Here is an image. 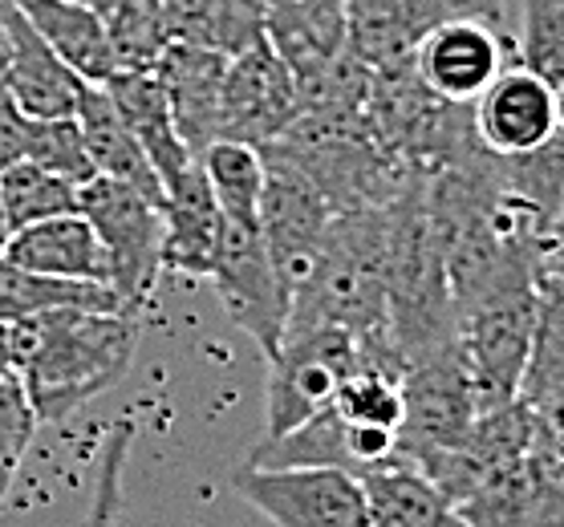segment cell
I'll use <instances>...</instances> for the list:
<instances>
[{
    "mask_svg": "<svg viewBox=\"0 0 564 527\" xmlns=\"http://www.w3.org/2000/svg\"><path fill=\"white\" fill-rule=\"evenodd\" d=\"M102 17L118 69H154L163 50L171 45L163 0H90Z\"/></svg>",
    "mask_w": 564,
    "mask_h": 527,
    "instance_id": "31",
    "label": "cell"
},
{
    "mask_svg": "<svg viewBox=\"0 0 564 527\" xmlns=\"http://www.w3.org/2000/svg\"><path fill=\"white\" fill-rule=\"evenodd\" d=\"M532 430H536V414L520 398L491 406V410H479L471 430L451 450H443L438 459H431L423 466V475L459 507L491 475H500L503 466L524 459L528 450H532Z\"/></svg>",
    "mask_w": 564,
    "mask_h": 527,
    "instance_id": "13",
    "label": "cell"
},
{
    "mask_svg": "<svg viewBox=\"0 0 564 527\" xmlns=\"http://www.w3.org/2000/svg\"><path fill=\"white\" fill-rule=\"evenodd\" d=\"M207 281L216 284L219 305L236 321V329H245L260 345V353L272 358L281 349L284 325H289V293L272 268L260 228L224 219L219 252Z\"/></svg>",
    "mask_w": 564,
    "mask_h": 527,
    "instance_id": "9",
    "label": "cell"
},
{
    "mask_svg": "<svg viewBox=\"0 0 564 527\" xmlns=\"http://www.w3.org/2000/svg\"><path fill=\"white\" fill-rule=\"evenodd\" d=\"M540 284V325L532 341L520 402L532 410L564 406V281H536Z\"/></svg>",
    "mask_w": 564,
    "mask_h": 527,
    "instance_id": "30",
    "label": "cell"
},
{
    "mask_svg": "<svg viewBox=\"0 0 564 527\" xmlns=\"http://www.w3.org/2000/svg\"><path fill=\"white\" fill-rule=\"evenodd\" d=\"M334 410L346 422L398 430L402 426V377L390 370H378L370 361H361L358 370L341 382V389H337Z\"/></svg>",
    "mask_w": 564,
    "mask_h": 527,
    "instance_id": "34",
    "label": "cell"
},
{
    "mask_svg": "<svg viewBox=\"0 0 564 527\" xmlns=\"http://www.w3.org/2000/svg\"><path fill=\"white\" fill-rule=\"evenodd\" d=\"M77 211L90 219L110 260V288L127 309H147L163 276V204L122 179L94 175Z\"/></svg>",
    "mask_w": 564,
    "mask_h": 527,
    "instance_id": "6",
    "label": "cell"
},
{
    "mask_svg": "<svg viewBox=\"0 0 564 527\" xmlns=\"http://www.w3.org/2000/svg\"><path fill=\"white\" fill-rule=\"evenodd\" d=\"M358 479L370 503L373 527H467L459 507L414 463L390 459L382 466L361 471Z\"/></svg>",
    "mask_w": 564,
    "mask_h": 527,
    "instance_id": "25",
    "label": "cell"
},
{
    "mask_svg": "<svg viewBox=\"0 0 564 527\" xmlns=\"http://www.w3.org/2000/svg\"><path fill=\"white\" fill-rule=\"evenodd\" d=\"M512 62L556 90L564 81V0H520Z\"/></svg>",
    "mask_w": 564,
    "mask_h": 527,
    "instance_id": "33",
    "label": "cell"
},
{
    "mask_svg": "<svg viewBox=\"0 0 564 527\" xmlns=\"http://www.w3.org/2000/svg\"><path fill=\"white\" fill-rule=\"evenodd\" d=\"M25 158H33L37 167L62 175V179L86 187V183L98 175L94 171V158L86 151V139H82V127H77L74 114L62 118H33L29 122V151Z\"/></svg>",
    "mask_w": 564,
    "mask_h": 527,
    "instance_id": "35",
    "label": "cell"
},
{
    "mask_svg": "<svg viewBox=\"0 0 564 527\" xmlns=\"http://www.w3.org/2000/svg\"><path fill=\"white\" fill-rule=\"evenodd\" d=\"M536 281H564V204L556 223H552L549 240H544V252H540Z\"/></svg>",
    "mask_w": 564,
    "mask_h": 527,
    "instance_id": "39",
    "label": "cell"
},
{
    "mask_svg": "<svg viewBox=\"0 0 564 527\" xmlns=\"http://www.w3.org/2000/svg\"><path fill=\"white\" fill-rule=\"evenodd\" d=\"M508 62H512L508 33L488 25V21H475V17L438 21L435 29H426L411 53L414 78L438 98L463 106H471L488 90Z\"/></svg>",
    "mask_w": 564,
    "mask_h": 527,
    "instance_id": "12",
    "label": "cell"
},
{
    "mask_svg": "<svg viewBox=\"0 0 564 527\" xmlns=\"http://www.w3.org/2000/svg\"><path fill=\"white\" fill-rule=\"evenodd\" d=\"M4 53H0V81L13 90L29 118H62L74 114L86 81L45 45L21 0H4Z\"/></svg>",
    "mask_w": 564,
    "mask_h": 527,
    "instance_id": "15",
    "label": "cell"
},
{
    "mask_svg": "<svg viewBox=\"0 0 564 527\" xmlns=\"http://www.w3.org/2000/svg\"><path fill=\"white\" fill-rule=\"evenodd\" d=\"M110 98L118 102L127 127L134 130L139 146L147 151L151 167L159 171L163 187L180 179L183 171L192 167L195 155L192 146L183 142L180 127H175V114H171V102L163 94V81L154 78V69H118L115 78L106 81Z\"/></svg>",
    "mask_w": 564,
    "mask_h": 527,
    "instance_id": "22",
    "label": "cell"
},
{
    "mask_svg": "<svg viewBox=\"0 0 564 527\" xmlns=\"http://www.w3.org/2000/svg\"><path fill=\"white\" fill-rule=\"evenodd\" d=\"M53 309H127V305L106 284L41 276V272L21 268L9 256H0V321H29V317Z\"/></svg>",
    "mask_w": 564,
    "mask_h": 527,
    "instance_id": "28",
    "label": "cell"
},
{
    "mask_svg": "<svg viewBox=\"0 0 564 527\" xmlns=\"http://www.w3.org/2000/svg\"><path fill=\"white\" fill-rule=\"evenodd\" d=\"M479 394L459 349V337L431 349L402 370V426L398 459L423 471L431 459L459 442L479 418Z\"/></svg>",
    "mask_w": 564,
    "mask_h": 527,
    "instance_id": "5",
    "label": "cell"
},
{
    "mask_svg": "<svg viewBox=\"0 0 564 527\" xmlns=\"http://www.w3.org/2000/svg\"><path fill=\"white\" fill-rule=\"evenodd\" d=\"M264 171L269 175H264V195H260V235L269 244L272 268L289 293V305H293V293L305 284L308 268L325 244L334 207L317 191V183L301 175L293 163L264 155Z\"/></svg>",
    "mask_w": 564,
    "mask_h": 527,
    "instance_id": "11",
    "label": "cell"
},
{
    "mask_svg": "<svg viewBox=\"0 0 564 527\" xmlns=\"http://www.w3.org/2000/svg\"><path fill=\"white\" fill-rule=\"evenodd\" d=\"M199 167H204L207 187L216 195L224 219L260 228V195H264V175H269L260 146L216 139L199 155Z\"/></svg>",
    "mask_w": 564,
    "mask_h": 527,
    "instance_id": "29",
    "label": "cell"
},
{
    "mask_svg": "<svg viewBox=\"0 0 564 527\" xmlns=\"http://www.w3.org/2000/svg\"><path fill=\"white\" fill-rule=\"evenodd\" d=\"M9 235H13V228H9V219H4V207H0V252L9 244Z\"/></svg>",
    "mask_w": 564,
    "mask_h": 527,
    "instance_id": "42",
    "label": "cell"
},
{
    "mask_svg": "<svg viewBox=\"0 0 564 527\" xmlns=\"http://www.w3.org/2000/svg\"><path fill=\"white\" fill-rule=\"evenodd\" d=\"M74 118L82 127V139H86V151H90L98 175L130 183V187H139L142 195H151L159 204L167 199V187L159 179V171L151 167V158L139 146L134 130L127 127V118H122V110H118V102L110 98L106 86L86 81Z\"/></svg>",
    "mask_w": 564,
    "mask_h": 527,
    "instance_id": "23",
    "label": "cell"
},
{
    "mask_svg": "<svg viewBox=\"0 0 564 527\" xmlns=\"http://www.w3.org/2000/svg\"><path fill=\"white\" fill-rule=\"evenodd\" d=\"M142 312L53 309L9 325L13 370L37 422H65L127 377L139 353Z\"/></svg>",
    "mask_w": 564,
    "mask_h": 527,
    "instance_id": "1",
    "label": "cell"
},
{
    "mask_svg": "<svg viewBox=\"0 0 564 527\" xmlns=\"http://www.w3.org/2000/svg\"><path fill=\"white\" fill-rule=\"evenodd\" d=\"M390 459H398V430L346 422L334 406H325L284 435L260 438V447L248 454L252 466H341L354 475Z\"/></svg>",
    "mask_w": 564,
    "mask_h": 527,
    "instance_id": "14",
    "label": "cell"
},
{
    "mask_svg": "<svg viewBox=\"0 0 564 527\" xmlns=\"http://www.w3.org/2000/svg\"><path fill=\"white\" fill-rule=\"evenodd\" d=\"M224 235V211L207 187V175L195 158L163 199V272L175 276H212Z\"/></svg>",
    "mask_w": 564,
    "mask_h": 527,
    "instance_id": "20",
    "label": "cell"
},
{
    "mask_svg": "<svg viewBox=\"0 0 564 527\" xmlns=\"http://www.w3.org/2000/svg\"><path fill=\"white\" fill-rule=\"evenodd\" d=\"M475 134L491 155H520L556 134V90L524 65H503L500 78L471 102Z\"/></svg>",
    "mask_w": 564,
    "mask_h": 527,
    "instance_id": "16",
    "label": "cell"
},
{
    "mask_svg": "<svg viewBox=\"0 0 564 527\" xmlns=\"http://www.w3.org/2000/svg\"><path fill=\"white\" fill-rule=\"evenodd\" d=\"M361 365V341L346 329H289L269 358L264 438L301 426L334 406L337 389Z\"/></svg>",
    "mask_w": 564,
    "mask_h": 527,
    "instance_id": "7",
    "label": "cell"
},
{
    "mask_svg": "<svg viewBox=\"0 0 564 527\" xmlns=\"http://www.w3.org/2000/svg\"><path fill=\"white\" fill-rule=\"evenodd\" d=\"M491 167H496L500 191L549 240L564 204V130L556 127V134H549L540 146L520 151V155H491Z\"/></svg>",
    "mask_w": 564,
    "mask_h": 527,
    "instance_id": "26",
    "label": "cell"
},
{
    "mask_svg": "<svg viewBox=\"0 0 564 527\" xmlns=\"http://www.w3.org/2000/svg\"><path fill=\"white\" fill-rule=\"evenodd\" d=\"M29 122L33 118L21 110V102L13 98V90L0 81V171L21 163L29 151Z\"/></svg>",
    "mask_w": 564,
    "mask_h": 527,
    "instance_id": "38",
    "label": "cell"
},
{
    "mask_svg": "<svg viewBox=\"0 0 564 527\" xmlns=\"http://www.w3.org/2000/svg\"><path fill=\"white\" fill-rule=\"evenodd\" d=\"M260 151L284 158L301 175H308L334 211L390 204L411 183V171L390 155V146L373 127L370 106L305 110L281 139Z\"/></svg>",
    "mask_w": 564,
    "mask_h": 527,
    "instance_id": "3",
    "label": "cell"
},
{
    "mask_svg": "<svg viewBox=\"0 0 564 527\" xmlns=\"http://www.w3.org/2000/svg\"><path fill=\"white\" fill-rule=\"evenodd\" d=\"M305 114V98L293 69L281 62L269 37L228 57L224 90H219V139L269 146Z\"/></svg>",
    "mask_w": 564,
    "mask_h": 527,
    "instance_id": "10",
    "label": "cell"
},
{
    "mask_svg": "<svg viewBox=\"0 0 564 527\" xmlns=\"http://www.w3.org/2000/svg\"><path fill=\"white\" fill-rule=\"evenodd\" d=\"M556 122H561V130H564V81L556 86Z\"/></svg>",
    "mask_w": 564,
    "mask_h": 527,
    "instance_id": "43",
    "label": "cell"
},
{
    "mask_svg": "<svg viewBox=\"0 0 564 527\" xmlns=\"http://www.w3.org/2000/svg\"><path fill=\"white\" fill-rule=\"evenodd\" d=\"M536 264L540 260L512 264L455 309V337L484 410L520 398V382L540 325Z\"/></svg>",
    "mask_w": 564,
    "mask_h": 527,
    "instance_id": "4",
    "label": "cell"
},
{
    "mask_svg": "<svg viewBox=\"0 0 564 527\" xmlns=\"http://www.w3.org/2000/svg\"><path fill=\"white\" fill-rule=\"evenodd\" d=\"M349 9V50L373 74L411 65L414 45L426 29L455 17L447 0H346Z\"/></svg>",
    "mask_w": 564,
    "mask_h": 527,
    "instance_id": "21",
    "label": "cell"
},
{
    "mask_svg": "<svg viewBox=\"0 0 564 527\" xmlns=\"http://www.w3.org/2000/svg\"><path fill=\"white\" fill-rule=\"evenodd\" d=\"M171 41L204 45L224 57L264 37V0H163Z\"/></svg>",
    "mask_w": 564,
    "mask_h": 527,
    "instance_id": "27",
    "label": "cell"
},
{
    "mask_svg": "<svg viewBox=\"0 0 564 527\" xmlns=\"http://www.w3.org/2000/svg\"><path fill=\"white\" fill-rule=\"evenodd\" d=\"M134 435H139L134 414H122V418L106 430L98 463H94V491H90V507H86L82 527L118 524V512H122V475H127V459H130V447H134Z\"/></svg>",
    "mask_w": 564,
    "mask_h": 527,
    "instance_id": "36",
    "label": "cell"
},
{
    "mask_svg": "<svg viewBox=\"0 0 564 527\" xmlns=\"http://www.w3.org/2000/svg\"><path fill=\"white\" fill-rule=\"evenodd\" d=\"M447 9L455 17H475V21H488V25L503 29V9H508V0H447Z\"/></svg>",
    "mask_w": 564,
    "mask_h": 527,
    "instance_id": "40",
    "label": "cell"
},
{
    "mask_svg": "<svg viewBox=\"0 0 564 527\" xmlns=\"http://www.w3.org/2000/svg\"><path fill=\"white\" fill-rule=\"evenodd\" d=\"M13 370V337H9V325L0 321V373Z\"/></svg>",
    "mask_w": 564,
    "mask_h": 527,
    "instance_id": "41",
    "label": "cell"
},
{
    "mask_svg": "<svg viewBox=\"0 0 564 527\" xmlns=\"http://www.w3.org/2000/svg\"><path fill=\"white\" fill-rule=\"evenodd\" d=\"M224 69H228L224 53L204 50V45H187V41H171L163 57H159V65H154V78L163 81L175 127H180L183 142L192 146L195 158L219 139Z\"/></svg>",
    "mask_w": 564,
    "mask_h": 527,
    "instance_id": "18",
    "label": "cell"
},
{
    "mask_svg": "<svg viewBox=\"0 0 564 527\" xmlns=\"http://www.w3.org/2000/svg\"><path fill=\"white\" fill-rule=\"evenodd\" d=\"M264 37L305 90L349 53L346 0H264Z\"/></svg>",
    "mask_w": 564,
    "mask_h": 527,
    "instance_id": "17",
    "label": "cell"
},
{
    "mask_svg": "<svg viewBox=\"0 0 564 527\" xmlns=\"http://www.w3.org/2000/svg\"><path fill=\"white\" fill-rule=\"evenodd\" d=\"M77 199H82L77 183L37 167L33 158H21V163L0 171V207H4V219L13 232L37 223V219L77 211Z\"/></svg>",
    "mask_w": 564,
    "mask_h": 527,
    "instance_id": "32",
    "label": "cell"
},
{
    "mask_svg": "<svg viewBox=\"0 0 564 527\" xmlns=\"http://www.w3.org/2000/svg\"><path fill=\"white\" fill-rule=\"evenodd\" d=\"M0 256H9L21 268L41 272V276H62V281H86L110 288L106 248L82 211H65V216H50L29 223V228H17Z\"/></svg>",
    "mask_w": 564,
    "mask_h": 527,
    "instance_id": "19",
    "label": "cell"
},
{
    "mask_svg": "<svg viewBox=\"0 0 564 527\" xmlns=\"http://www.w3.org/2000/svg\"><path fill=\"white\" fill-rule=\"evenodd\" d=\"M231 483L272 527H373L361 479L341 466L245 463Z\"/></svg>",
    "mask_w": 564,
    "mask_h": 527,
    "instance_id": "8",
    "label": "cell"
},
{
    "mask_svg": "<svg viewBox=\"0 0 564 527\" xmlns=\"http://www.w3.org/2000/svg\"><path fill=\"white\" fill-rule=\"evenodd\" d=\"M45 45L74 69L82 81L106 86L118 74V57L90 0H21Z\"/></svg>",
    "mask_w": 564,
    "mask_h": 527,
    "instance_id": "24",
    "label": "cell"
},
{
    "mask_svg": "<svg viewBox=\"0 0 564 527\" xmlns=\"http://www.w3.org/2000/svg\"><path fill=\"white\" fill-rule=\"evenodd\" d=\"M386 260L390 204L334 211L305 284L293 293L289 329H346L361 341L366 361L402 377V361L386 337Z\"/></svg>",
    "mask_w": 564,
    "mask_h": 527,
    "instance_id": "2",
    "label": "cell"
},
{
    "mask_svg": "<svg viewBox=\"0 0 564 527\" xmlns=\"http://www.w3.org/2000/svg\"><path fill=\"white\" fill-rule=\"evenodd\" d=\"M37 426L41 422L37 414H33V402H29L17 370L0 373V512L9 507L17 471H21L29 447H33Z\"/></svg>",
    "mask_w": 564,
    "mask_h": 527,
    "instance_id": "37",
    "label": "cell"
}]
</instances>
